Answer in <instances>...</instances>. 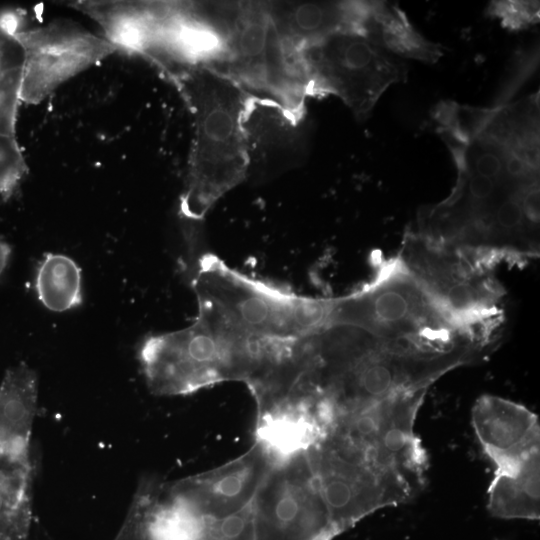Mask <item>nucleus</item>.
<instances>
[{"mask_svg":"<svg viewBox=\"0 0 540 540\" xmlns=\"http://www.w3.org/2000/svg\"><path fill=\"white\" fill-rule=\"evenodd\" d=\"M307 452L337 535L378 509L399 504L382 478L344 445L323 437Z\"/></svg>","mask_w":540,"mask_h":540,"instance_id":"nucleus-11","label":"nucleus"},{"mask_svg":"<svg viewBox=\"0 0 540 540\" xmlns=\"http://www.w3.org/2000/svg\"><path fill=\"white\" fill-rule=\"evenodd\" d=\"M361 32L388 53L433 64L443 55L442 47L428 41L396 5L369 2Z\"/></svg>","mask_w":540,"mask_h":540,"instance_id":"nucleus-17","label":"nucleus"},{"mask_svg":"<svg viewBox=\"0 0 540 540\" xmlns=\"http://www.w3.org/2000/svg\"><path fill=\"white\" fill-rule=\"evenodd\" d=\"M35 288L41 303L53 312H64L82 302L81 269L70 257L47 254L40 262Z\"/></svg>","mask_w":540,"mask_h":540,"instance_id":"nucleus-20","label":"nucleus"},{"mask_svg":"<svg viewBox=\"0 0 540 540\" xmlns=\"http://www.w3.org/2000/svg\"><path fill=\"white\" fill-rule=\"evenodd\" d=\"M223 71L249 94L302 111L310 83L299 52L282 38L264 4H246L226 16Z\"/></svg>","mask_w":540,"mask_h":540,"instance_id":"nucleus-6","label":"nucleus"},{"mask_svg":"<svg viewBox=\"0 0 540 540\" xmlns=\"http://www.w3.org/2000/svg\"><path fill=\"white\" fill-rule=\"evenodd\" d=\"M251 510L253 540H331L337 535L307 450L273 462Z\"/></svg>","mask_w":540,"mask_h":540,"instance_id":"nucleus-9","label":"nucleus"},{"mask_svg":"<svg viewBox=\"0 0 540 540\" xmlns=\"http://www.w3.org/2000/svg\"><path fill=\"white\" fill-rule=\"evenodd\" d=\"M38 381L24 363L9 368L0 384V455L28 460L37 411Z\"/></svg>","mask_w":540,"mask_h":540,"instance_id":"nucleus-16","label":"nucleus"},{"mask_svg":"<svg viewBox=\"0 0 540 540\" xmlns=\"http://www.w3.org/2000/svg\"><path fill=\"white\" fill-rule=\"evenodd\" d=\"M24 51L21 102L37 104L60 85L118 48L77 22L55 19L42 27L14 32Z\"/></svg>","mask_w":540,"mask_h":540,"instance_id":"nucleus-10","label":"nucleus"},{"mask_svg":"<svg viewBox=\"0 0 540 540\" xmlns=\"http://www.w3.org/2000/svg\"><path fill=\"white\" fill-rule=\"evenodd\" d=\"M246 179L265 180L300 165L308 155L302 111L250 95L242 118Z\"/></svg>","mask_w":540,"mask_h":540,"instance_id":"nucleus-12","label":"nucleus"},{"mask_svg":"<svg viewBox=\"0 0 540 540\" xmlns=\"http://www.w3.org/2000/svg\"><path fill=\"white\" fill-rule=\"evenodd\" d=\"M32 465L0 455V540H26L32 516Z\"/></svg>","mask_w":540,"mask_h":540,"instance_id":"nucleus-19","label":"nucleus"},{"mask_svg":"<svg viewBox=\"0 0 540 540\" xmlns=\"http://www.w3.org/2000/svg\"><path fill=\"white\" fill-rule=\"evenodd\" d=\"M192 115L193 138L180 213L200 221L228 191L246 180L242 118L249 94L206 63L171 75Z\"/></svg>","mask_w":540,"mask_h":540,"instance_id":"nucleus-1","label":"nucleus"},{"mask_svg":"<svg viewBox=\"0 0 540 540\" xmlns=\"http://www.w3.org/2000/svg\"><path fill=\"white\" fill-rule=\"evenodd\" d=\"M27 171L15 136L0 135V196H8Z\"/></svg>","mask_w":540,"mask_h":540,"instance_id":"nucleus-22","label":"nucleus"},{"mask_svg":"<svg viewBox=\"0 0 540 540\" xmlns=\"http://www.w3.org/2000/svg\"><path fill=\"white\" fill-rule=\"evenodd\" d=\"M486 14L489 17L499 19L504 28L518 31L539 22L540 5L539 1H491Z\"/></svg>","mask_w":540,"mask_h":540,"instance_id":"nucleus-21","label":"nucleus"},{"mask_svg":"<svg viewBox=\"0 0 540 540\" xmlns=\"http://www.w3.org/2000/svg\"><path fill=\"white\" fill-rule=\"evenodd\" d=\"M150 391L185 395L226 381L250 380L258 365L254 341L221 333L201 318L180 330L150 335L139 348Z\"/></svg>","mask_w":540,"mask_h":540,"instance_id":"nucleus-3","label":"nucleus"},{"mask_svg":"<svg viewBox=\"0 0 540 540\" xmlns=\"http://www.w3.org/2000/svg\"><path fill=\"white\" fill-rule=\"evenodd\" d=\"M264 6L282 38L299 52L306 45L338 31L361 30L369 2L302 1Z\"/></svg>","mask_w":540,"mask_h":540,"instance_id":"nucleus-15","label":"nucleus"},{"mask_svg":"<svg viewBox=\"0 0 540 540\" xmlns=\"http://www.w3.org/2000/svg\"><path fill=\"white\" fill-rule=\"evenodd\" d=\"M299 55L311 93L338 96L358 120L369 117L390 85L406 80L405 64L359 29L330 34L303 47Z\"/></svg>","mask_w":540,"mask_h":540,"instance_id":"nucleus-8","label":"nucleus"},{"mask_svg":"<svg viewBox=\"0 0 540 540\" xmlns=\"http://www.w3.org/2000/svg\"><path fill=\"white\" fill-rule=\"evenodd\" d=\"M427 390L395 394L370 406L337 415L328 430L356 448L400 503L422 490L427 455L415 433Z\"/></svg>","mask_w":540,"mask_h":540,"instance_id":"nucleus-5","label":"nucleus"},{"mask_svg":"<svg viewBox=\"0 0 540 540\" xmlns=\"http://www.w3.org/2000/svg\"><path fill=\"white\" fill-rule=\"evenodd\" d=\"M434 300L459 324L498 339L502 322V286L493 263L419 232L405 234L397 255Z\"/></svg>","mask_w":540,"mask_h":540,"instance_id":"nucleus-4","label":"nucleus"},{"mask_svg":"<svg viewBox=\"0 0 540 540\" xmlns=\"http://www.w3.org/2000/svg\"><path fill=\"white\" fill-rule=\"evenodd\" d=\"M197 317L213 329L247 340H295L330 325L334 298L299 295L250 277L212 253L192 264Z\"/></svg>","mask_w":540,"mask_h":540,"instance_id":"nucleus-2","label":"nucleus"},{"mask_svg":"<svg viewBox=\"0 0 540 540\" xmlns=\"http://www.w3.org/2000/svg\"><path fill=\"white\" fill-rule=\"evenodd\" d=\"M540 455L512 471L495 472L488 488V510L502 519L537 520L540 517Z\"/></svg>","mask_w":540,"mask_h":540,"instance_id":"nucleus-18","label":"nucleus"},{"mask_svg":"<svg viewBox=\"0 0 540 540\" xmlns=\"http://www.w3.org/2000/svg\"><path fill=\"white\" fill-rule=\"evenodd\" d=\"M472 426L495 472L515 470L539 453L538 416L519 403L482 395L472 408Z\"/></svg>","mask_w":540,"mask_h":540,"instance_id":"nucleus-14","label":"nucleus"},{"mask_svg":"<svg viewBox=\"0 0 540 540\" xmlns=\"http://www.w3.org/2000/svg\"><path fill=\"white\" fill-rule=\"evenodd\" d=\"M11 254L12 250L10 245L4 240L0 239V277L3 275L9 264Z\"/></svg>","mask_w":540,"mask_h":540,"instance_id":"nucleus-23","label":"nucleus"},{"mask_svg":"<svg viewBox=\"0 0 540 540\" xmlns=\"http://www.w3.org/2000/svg\"><path fill=\"white\" fill-rule=\"evenodd\" d=\"M275 461L260 442L214 470L168 483L171 492L204 517L217 520L251 505Z\"/></svg>","mask_w":540,"mask_h":540,"instance_id":"nucleus-13","label":"nucleus"},{"mask_svg":"<svg viewBox=\"0 0 540 540\" xmlns=\"http://www.w3.org/2000/svg\"><path fill=\"white\" fill-rule=\"evenodd\" d=\"M333 324L359 327L388 338L466 328L434 300L397 255L381 262L362 287L334 298Z\"/></svg>","mask_w":540,"mask_h":540,"instance_id":"nucleus-7","label":"nucleus"}]
</instances>
